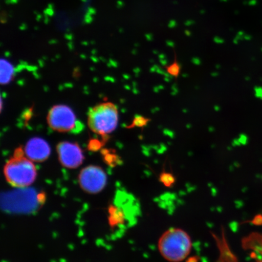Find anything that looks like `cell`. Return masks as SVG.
Listing matches in <instances>:
<instances>
[{
    "label": "cell",
    "instance_id": "cell-9",
    "mask_svg": "<svg viewBox=\"0 0 262 262\" xmlns=\"http://www.w3.org/2000/svg\"><path fill=\"white\" fill-rule=\"evenodd\" d=\"M14 75V68L8 61L2 60L1 62V83L6 84L11 81Z\"/></svg>",
    "mask_w": 262,
    "mask_h": 262
},
{
    "label": "cell",
    "instance_id": "cell-6",
    "mask_svg": "<svg viewBox=\"0 0 262 262\" xmlns=\"http://www.w3.org/2000/svg\"><path fill=\"white\" fill-rule=\"evenodd\" d=\"M57 151L59 161L65 168H77L83 162V153L77 143L61 142L57 147Z\"/></svg>",
    "mask_w": 262,
    "mask_h": 262
},
{
    "label": "cell",
    "instance_id": "cell-3",
    "mask_svg": "<svg viewBox=\"0 0 262 262\" xmlns=\"http://www.w3.org/2000/svg\"><path fill=\"white\" fill-rule=\"evenodd\" d=\"M119 112L114 104L110 102L97 104L88 113V124L93 132L106 136L116 129Z\"/></svg>",
    "mask_w": 262,
    "mask_h": 262
},
{
    "label": "cell",
    "instance_id": "cell-8",
    "mask_svg": "<svg viewBox=\"0 0 262 262\" xmlns=\"http://www.w3.org/2000/svg\"><path fill=\"white\" fill-rule=\"evenodd\" d=\"M244 247L257 251L262 255V236L258 234H253L244 241Z\"/></svg>",
    "mask_w": 262,
    "mask_h": 262
},
{
    "label": "cell",
    "instance_id": "cell-15",
    "mask_svg": "<svg viewBox=\"0 0 262 262\" xmlns=\"http://www.w3.org/2000/svg\"><path fill=\"white\" fill-rule=\"evenodd\" d=\"M164 134H165V135L171 137V138H173V136H174V134H173L172 131L169 130L168 129H165V130H164Z\"/></svg>",
    "mask_w": 262,
    "mask_h": 262
},
{
    "label": "cell",
    "instance_id": "cell-14",
    "mask_svg": "<svg viewBox=\"0 0 262 262\" xmlns=\"http://www.w3.org/2000/svg\"><path fill=\"white\" fill-rule=\"evenodd\" d=\"M254 224L259 225L262 224V215H258L254 219Z\"/></svg>",
    "mask_w": 262,
    "mask_h": 262
},
{
    "label": "cell",
    "instance_id": "cell-1",
    "mask_svg": "<svg viewBox=\"0 0 262 262\" xmlns=\"http://www.w3.org/2000/svg\"><path fill=\"white\" fill-rule=\"evenodd\" d=\"M21 147L15 150L14 156L6 163L4 173L10 185L15 188H26L37 178V169L30 159L25 156Z\"/></svg>",
    "mask_w": 262,
    "mask_h": 262
},
{
    "label": "cell",
    "instance_id": "cell-12",
    "mask_svg": "<svg viewBox=\"0 0 262 262\" xmlns=\"http://www.w3.org/2000/svg\"><path fill=\"white\" fill-rule=\"evenodd\" d=\"M167 73L171 76L178 78L181 71V67L178 61L175 59L174 61L171 64L166 67Z\"/></svg>",
    "mask_w": 262,
    "mask_h": 262
},
{
    "label": "cell",
    "instance_id": "cell-2",
    "mask_svg": "<svg viewBox=\"0 0 262 262\" xmlns=\"http://www.w3.org/2000/svg\"><path fill=\"white\" fill-rule=\"evenodd\" d=\"M159 250L162 257L170 262L185 260L191 252L192 242L189 235L183 229H169L160 237Z\"/></svg>",
    "mask_w": 262,
    "mask_h": 262
},
{
    "label": "cell",
    "instance_id": "cell-7",
    "mask_svg": "<svg viewBox=\"0 0 262 262\" xmlns=\"http://www.w3.org/2000/svg\"><path fill=\"white\" fill-rule=\"evenodd\" d=\"M25 156L35 162H42L51 155V147L45 140L35 137L29 140L25 147Z\"/></svg>",
    "mask_w": 262,
    "mask_h": 262
},
{
    "label": "cell",
    "instance_id": "cell-13",
    "mask_svg": "<svg viewBox=\"0 0 262 262\" xmlns=\"http://www.w3.org/2000/svg\"><path fill=\"white\" fill-rule=\"evenodd\" d=\"M103 145V141L101 142L100 140L97 139H93L90 140L88 147L92 150V151H95L100 148Z\"/></svg>",
    "mask_w": 262,
    "mask_h": 262
},
{
    "label": "cell",
    "instance_id": "cell-5",
    "mask_svg": "<svg viewBox=\"0 0 262 262\" xmlns=\"http://www.w3.org/2000/svg\"><path fill=\"white\" fill-rule=\"evenodd\" d=\"M107 178L105 171L101 167L90 165L81 170L78 176V183L84 191L96 194L105 188Z\"/></svg>",
    "mask_w": 262,
    "mask_h": 262
},
{
    "label": "cell",
    "instance_id": "cell-11",
    "mask_svg": "<svg viewBox=\"0 0 262 262\" xmlns=\"http://www.w3.org/2000/svg\"><path fill=\"white\" fill-rule=\"evenodd\" d=\"M150 119H147V118L137 115V116L134 118L133 123L127 127V128H133V127H145L147 125V124L150 122Z\"/></svg>",
    "mask_w": 262,
    "mask_h": 262
},
{
    "label": "cell",
    "instance_id": "cell-10",
    "mask_svg": "<svg viewBox=\"0 0 262 262\" xmlns=\"http://www.w3.org/2000/svg\"><path fill=\"white\" fill-rule=\"evenodd\" d=\"M160 181L166 187H171L174 184L176 179L171 173L163 172L160 175Z\"/></svg>",
    "mask_w": 262,
    "mask_h": 262
},
{
    "label": "cell",
    "instance_id": "cell-16",
    "mask_svg": "<svg viewBox=\"0 0 262 262\" xmlns=\"http://www.w3.org/2000/svg\"><path fill=\"white\" fill-rule=\"evenodd\" d=\"M260 262H262V261H260Z\"/></svg>",
    "mask_w": 262,
    "mask_h": 262
},
{
    "label": "cell",
    "instance_id": "cell-4",
    "mask_svg": "<svg viewBox=\"0 0 262 262\" xmlns=\"http://www.w3.org/2000/svg\"><path fill=\"white\" fill-rule=\"evenodd\" d=\"M47 121L49 127L59 133H78L82 124L70 107L59 104L52 107L48 113Z\"/></svg>",
    "mask_w": 262,
    "mask_h": 262
}]
</instances>
